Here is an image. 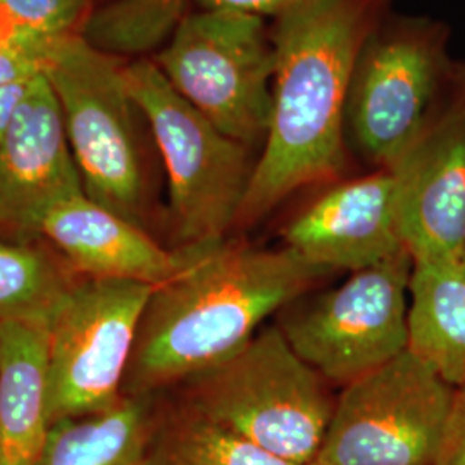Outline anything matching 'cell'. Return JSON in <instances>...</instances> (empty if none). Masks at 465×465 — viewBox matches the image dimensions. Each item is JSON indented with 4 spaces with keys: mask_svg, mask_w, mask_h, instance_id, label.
<instances>
[{
    "mask_svg": "<svg viewBox=\"0 0 465 465\" xmlns=\"http://www.w3.org/2000/svg\"><path fill=\"white\" fill-rule=\"evenodd\" d=\"M274 61L264 17L226 9L186 15L153 59L184 100L249 149L266 140Z\"/></svg>",
    "mask_w": 465,
    "mask_h": 465,
    "instance_id": "obj_6",
    "label": "cell"
},
{
    "mask_svg": "<svg viewBox=\"0 0 465 465\" xmlns=\"http://www.w3.org/2000/svg\"><path fill=\"white\" fill-rule=\"evenodd\" d=\"M455 388L405 350L334 401L321 465H434Z\"/></svg>",
    "mask_w": 465,
    "mask_h": 465,
    "instance_id": "obj_7",
    "label": "cell"
},
{
    "mask_svg": "<svg viewBox=\"0 0 465 465\" xmlns=\"http://www.w3.org/2000/svg\"><path fill=\"white\" fill-rule=\"evenodd\" d=\"M90 0H0V19L19 34L44 42L80 34Z\"/></svg>",
    "mask_w": 465,
    "mask_h": 465,
    "instance_id": "obj_21",
    "label": "cell"
},
{
    "mask_svg": "<svg viewBox=\"0 0 465 465\" xmlns=\"http://www.w3.org/2000/svg\"><path fill=\"white\" fill-rule=\"evenodd\" d=\"M282 234L288 249L331 272H357L407 252L397 223L393 173L381 169L334 186Z\"/></svg>",
    "mask_w": 465,
    "mask_h": 465,
    "instance_id": "obj_13",
    "label": "cell"
},
{
    "mask_svg": "<svg viewBox=\"0 0 465 465\" xmlns=\"http://www.w3.org/2000/svg\"><path fill=\"white\" fill-rule=\"evenodd\" d=\"M200 9H226L253 16L278 17L302 0H192Z\"/></svg>",
    "mask_w": 465,
    "mask_h": 465,
    "instance_id": "obj_24",
    "label": "cell"
},
{
    "mask_svg": "<svg viewBox=\"0 0 465 465\" xmlns=\"http://www.w3.org/2000/svg\"><path fill=\"white\" fill-rule=\"evenodd\" d=\"M49 328L0 322V465H36L50 431Z\"/></svg>",
    "mask_w": 465,
    "mask_h": 465,
    "instance_id": "obj_15",
    "label": "cell"
},
{
    "mask_svg": "<svg viewBox=\"0 0 465 465\" xmlns=\"http://www.w3.org/2000/svg\"><path fill=\"white\" fill-rule=\"evenodd\" d=\"M443 61L430 32L374 30L367 38L353 67L345 124L371 163L390 169L428 130Z\"/></svg>",
    "mask_w": 465,
    "mask_h": 465,
    "instance_id": "obj_10",
    "label": "cell"
},
{
    "mask_svg": "<svg viewBox=\"0 0 465 465\" xmlns=\"http://www.w3.org/2000/svg\"><path fill=\"white\" fill-rule=\"evenodd\" d=\"M74 282L45 252L0 240V322L49 328Z\"/></svg>",
    "mask_w": 465,
    "mask_h": 465,
    "instance_id": "obj_19",
    "label": "cell"
},
{
    "mask_svg": "<svg viewBox=\"0 0 465 465\" xmlns=\"http://www.w3.org/2000/svg\"><path fill=\"white\" fill-rule=\"evenodd\" d=\"M36 232L49 238L71 266L88 278L128 280L150 286H159L176 276L200 250H166L140 224L86 195L52 207Z\"/></svg>",
    "mask_w": 465,
    "mask_h": 465,
    "instance_id": "obj_14",
    "label": "cell"
},
{
    "mask_svg": "<svg viewBox=\"0 0 465 465\" xmlns=\"http://www.w3.org/2000/svg\"><path fill=\"white\" fill-rule=\"evenodd\" d=\"M152 424L149 399L123 397L105 412L54 422L36 465H147Z\"/></svg>",
    "mask_w": 465,
    "mask_h": 465,
    "instance_id": "obj_17",
    "label": "cell"
},
{
    "mask_svg": "<svg viewBox=\"0 0 465 465\" xmlns=\"http://www.w3.org/2000/svg\"><path fill=\"white\" fill-rule=\"evenodd\" d=\"M390 2L302 0L276 17L272 114L238 224L341 173L353 67Z\"/></svg>",
    "mask_w": 465,
    "mask_h": 465,
    "instance_id": "obj_1",
    "label": "cell"
},
{
    "mask_svg": "<svg viewBox=\"0 0 465 465\" xmlns=\"http://www.w3.org/2000/svg\"><path fill=\"white\" fill-rule=\"evenodd\" d=\"M464 109H465V107H464Z\"/></svg>",
    "mask_w": 465,
    "mask_h": 465,
    "instance_id": "obj_28",
    "label": "cell"
},
{
    "mask_svg": "<svg viewBox=\"0 0 465 465\" xmlns=\"http://www.w3.org/2000/svg\"><path fill=\"white\" fill-rule=\"evenodd\" d=\"M407 350L453 388L465 384V276L459 262H414Z\"/></svg>",
    "mask_w": 465,
    "mask_h": 465,
    "instance_id": "obj_16",
    "label": "cell"
},
{
    "mask_svg": "<svg viewBox=\"0 0 465 465\" xmlns=\"http://www.w3.org/2000/svg\"><path fill=\"white\" fill-rule=\"evenodd\" d=\"M128 90L163 155L171 226L182 249L224 242L238 224L255 163L252 149L230 138L184 100L150 59L124 66Z\"/></svg>",
    "mask_w": 465,
    "mask_h": 465,
    "instance_id": "obj_4",
    "label": "cell"
},
{
    "mask_svg": "<svg viewBox=\"0 0 465 465\" xmlns=\"http://www.w3.org/2000/svg\"><path fill=\"white\" fill-rule=\"evenodd\" d=\"M309 465H321V464H317V462H312V464H309Z\"/></svg>",
    "mask_w": 465,
    "mask_h": 465,
    "instance_id": "obj_27",
    "label": "cell"
},
{
    "mask_svg": "<svg viewBox=\"0 0 465 465\" xmlns=\"http://www.w3.org/2000/svg\"><path fill=\"white\" fill-rule=\"evenodd\" d=\"M145 282L84 278L74 282L49 324L50 424L117 405L152 290Z\"/></svg>",
    "mask_w": 465,
    "mask_h": 465,
    "instance_id": "obj_8",
    "label": "cell"
},
{
    "mask_svg": "<svg viewBox=\"0 0 465 465\" xmlns=\"http://www.w3.org/2000/svg\"><path fill=\"white\" fill-rule=\"evenodd\" d=\"M184 382V405L195 412L286 462L316 460L334 401L278 324Z\"/></svg>",
    "mask_w": 465,
    "mask_h": 465,
    "instance_id": "obj_3",
    "label": "cell"
},
{
    "mask_svg": "<svg viewBox=\"0 0 465 465\" xmlns=\"http://www.w3.org/2000/svg\"><path fill=\"white\" fill-rule=\"evenodd\" d=\"M459 267H460V271H462V274L465 276V245L462 253H460V259H459Z\"/></svg>",
    "mask_w": 465,
    "mask_h": 465,
    "instance_id": "obj_26",
    "label": "cell"
},
{
    "mask_svg": "<svg viewBox=\"0 0 465 465\" xmlns=\"http://www.w3.org/2000/svg\"><path fill=\"white\" fill-rule=\"evenodd\" d=\"M409 252L351 272L280 324L290 347L322 380L347 386L409 349Z\"/></svg>",
    "mask_w": 465,
    "mask_h": 465,
    "instance_id": "obj_9",
    "label": "cell"
},
{
    "mask_svg": "<svg viewBox=\"0 0 465 465\" xmlns=\"http://www.w3.org/2000/svg\"><path fill=\"white\" fill-rule=\"evenodd\" d=\"M192 0H107L84 19L80 35L111 55L159 47L176 30Z\"/></svg>",
    "mask_w": 465,
    "mask_h": 465,
    "instance_id": "obj_20",
    "label": "cell"
},
{
    "mask_svg": "<svg viewBox=\"0 0 465 465\" xmlns=\"http://www.w3.org/2000/svg\"><path fill=\"white\" fill-rule=\"evenodd\" d=\"M434 465H465V384L457 386Z\"/></svg>",
    "mask_w": 465,
    "mask_h": 465,
    "instance_id": "obj_23",
    "label": "cell"
},
{
    "mask_svg": "<svg viewBox=\"0 0 465 465\" xmlns=\"http://www.w3.org/2000/svg\"><path fill=\"white\" fill-rule=\"evenodd\" d=\"M80 195L84 182L59 102L40 76L0 143V226L36 232L52 207Z\"/></svg>",
    "mask_w": 465,
    "mask_h": 465,
    "instance_id": "obj_12",
    "label": "cell"
},
{
    "mask_svg": "<svg viewBox=\"0 0 465 465\" xmlns=\"http://www.w3.org/2000/svg\"><path fill=\"white\" fill-rule=\"evenodd\" d=\"M331 271L297 252L226 240L200 249L152 290L126 369L124 397L149 399L245 347L267 317L292 305Z\"/></svg>",
    "mask_w": 465,
    "mask_h": 465,
    "instance_id": "obj_2",
    "label": "cell"
},
{
    "mask_svg": "<svg viewBox=\"0 0 465 465\" xmlns=\"http://www.w3.org/2000/svg\"><path fill=\"white\" fill-rule=\"evenodd\" d=\"M44 78L59 102L84 195L140 224L145 203L140 111L124 66L82 35H67L50 44Z\"/></svg>",
    "mask_w": 465,
    "mask_h": 465,
    "instance_id": "obj_5",
    "label": "cell"
},
{
    "mask_svg": "<svg viewBox=\"0 0 465 465\" xmlns=\"http://www.w3.org/2000/svg\"><path fill=\"white\" fill-rule=\"evenodd\" d=\"M390 171L400 238L414 262H459L465 245V109L428 126Z\"/></svg>",
    "mask_w": 465,
    "mask_h": 465,
    "instance_id": "obj_11",
    "label": "cell"
},
{
    "mask_svg": "<svg viewBox=\"0 0 465 465\" xmlns=\"http://www.w3.org/2000/svg\"><path fill=\"white\" fill-rule=\"evenodd\" d=\"M50 44L19 34L0 19V86L25 84L44 76Z\"/></svg>",
    "mask_w": 465,
    "mask_h": 465,
    "instance_id": "obj_22",
    "label": "cell"
},
{
    "mask_svg": "<svg viewBox=\"0 0 465 465\" xmlns=\"http://www.w3.org/2000/svg\"><path fill=\"white\" fill-rule=\"evenodd\" d=\"M36 80L25 82V84L0 86V143H2V138H4V134L7 132L13 117L16 114L19 104L28 95L30 88L34 86Z\"/></svg>",
    "mask_w": 465,
    "mask_h": 465,
    "instance_id": "obj_25",
    "label": "cell"
},
{
    "mask_svg": "<svg viewBox=\"0 0 465 465\" xmlns=\"http://www.w3.org/2000/svg\"><path fill=\"white\" fill-rule=\"evenodd\" d=\"M147 465L297 464L267 453L183 403L163 419H153Z\"/></svg>",
    "mask_w": 465,
    "mask_h": 465,
    "instance_id": "obj_18",
    "label": "cell"
}]
</instances>
